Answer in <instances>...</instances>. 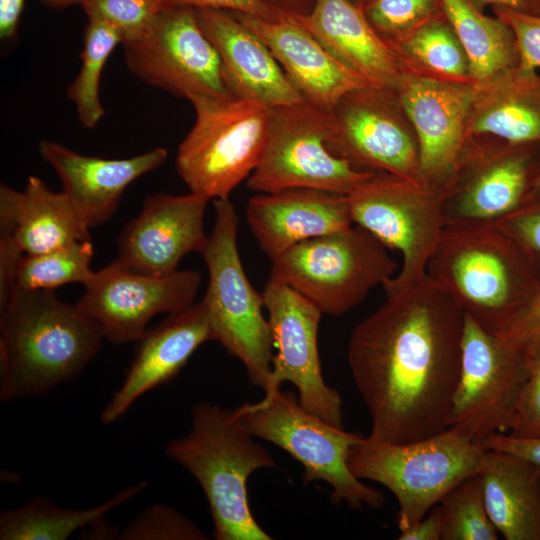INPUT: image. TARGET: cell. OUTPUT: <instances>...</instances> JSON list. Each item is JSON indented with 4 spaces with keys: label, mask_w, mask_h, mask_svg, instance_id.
<instances>
[{
    "label": "cell",
    "mask_w": 540,
    "mask_h": 540,
    "mask_svg": "<svg viewBox=\"0 0 540 540\" xmlns=\"http://www.w3.org/2000/svg\"><path fill=\"white\" fill-rule=\"evenodd\" d=\"M385 293V303L353 329L348 363L369 435L421 440L448 428L465 315L427 275Z\"/></svg>",
    "instance_id": "cell-1"
},
{
    "label": "cell",
    "mask_w": 540,
    "mask_h": 540,
    "mask_svg": "<svg viewBox=\"0 0 540 540\" xmlns=\"http://www.w3.org/2000/svg\"><path fill=\"white\" fill-rule=\"evenodd\" d=\"M103 339L76 303L50 290L15 288L0 308V400L40 396L76 378Z\"/></svg>",
    "instance_id": "cell-2"
},
{
    "label": "cell",
    "mask_w": 540,
    "mask_h": 540,
    "mask_svg": "<svg viewBox=\"0 0 540 540\" xmlns=\"http://www.w3.org/2000/svg\"><path fill=\"white\" fill-rule=\"evenodd\" d=\"M426 275L464 315L498 336L540 290L520 248L494 222L446 224Z\"/></svg>",
    "instance_id": "cell-3"
},
{
    "label": "cell",
    "mask_w": 540,
    "mask_h": 540,
    "mask_svg": "<svg viewBox=\"0 0 540 540\" xmlns=\"http://www.w3.org/2000/svg\"><path fill=\"white\" fill-rule=\"evenodd\" d=\"M191 429L170 440L165 454L200 484L208 501L217 540H270L254 518L247 481L260 468L275 467L271 454L248 431L234 410L197 403Z\"/></svg>",
    "instance_id": "cell-4"
},
{
    "label": "cell",
    "mask_w": 540,
    "mask_h": 540,
    "mask_svg": "<svg viewBox=\"0 0 540 540\" xmlns=\"http://www.w3.org/2000/svg\"><path fill=\"white\" fill-rule=\"evenodd\" d=\"M485 448L448 427L411 442L371 435L353 445L348 466L360 480L389 489L399 505V531L422 519L461 481L478 474Z\"/></svg>",
    "instance_id": "cell-5"
},
{
    "label": "cell",
    "mask_w": 540,
    "mask_h": 540,
    "mask_svg": "<svg viewBox=\"0 0 540 540\" xmlns=\"http://www.w3.org/2000/svg\"><path fill=\"white\" fill-rule=\"evenodd\" d=\"M215 222L201 255L208 270L202 302L213 341L241 361L252 385L266 390L272 370L273 338L262 293L251 285L240 258L238 215L229 199H215Z\"/></svg>",
    "instance_id": "cell-6"
},
{
    "label": "cell",
    "mask_w": 540,
    "mask_h": 540,
    "mask_svg": "<svg viewBox=\"0 0 540 540\" xmlns=\"http://www.w3.org/2000/svg\"><path fill=\"white\" fill-rule=\"evenodd\" d=\"M234 411L255 438L273 443L302 464L305 484H329L333 504L345 502L353 509L384 505L383 494L349 469V451L362 439L360 433L347 432L315 416L301 406L294 392L281 387Z\"/></svg>",
    "instance_id": "cell-7"
},
{
    "label": "cell",
    "mask_w": 540,
    "mask_h": 540,
    "mask_svg": "<svg viewBox=\"0 0 540 540\" xmlns=\"http://www.w3.org/2000/svg\"><path fill=\"white\" fill-rule=\"evenodd\" d=\"M195 121L180 143L176 169L190 192L229 199L257 167L267 139L269 108L234 97L190 101Z\"/></svg>",
    "instance_id": "cell-8"
},
{
    "label": "cell",
    "mask_w": 540,
    "mask_h": 540,
    "mask_svg": "<svg viewBox=\"0 0 540 540\" xmlns=\"http://www.w3.org/2000/svg\"><path fill=\"white\" fill-rule=\"evenodd\" d=\"M396 267L388 249L353 224L294 245L272 260L269 279L287 284L323 314L340 316L393 277Z\"/></svg>",
    "instance_id": "cell-9"
},
{
    "label": "cell",
    "mask_w": 540,
    "mask_h": 540,
    "mask_svg": "<svg viewBox=\"0 0 540 540\" xmlns=\"http://www.w3.org/2000/svg\"><path fill=\"white\" fill-rule=\"evenodd\" d=\"M331 111L307 101L269 108V128L260 161L247 179L259 193L313 188L348 195L374 172L355 168L328 142Z\"/></svg>",
    "instance_id": "cell-10"
},
{
    "label": "cell",
    "mask_w": 540,
    "mask_h": 540,
    "mask_svg": "<svg viewBox=\"0 0 540 540\" xmlns=\"http://www.w3.org/2000/svg\"><path fill=\"white\" fill-rule=\"evenodd\" d=\"M347 197L353 224L402 256L398 274L382 284L385 292L424 277L445 227L443 193L390 173L374 172Z\"/></svg>",
    "instance_id": "cell-11"
},
{
    "label": "cell",
    "mask_w": 540,
    "mask_h": 540,
    "mask_svg": "<svg viewBox=\"0 0 540 540\" xmlns=\"http://www.w3.org/2000/svg\"><path fill=\"white\" fill-rule=\"evenodd\" d=\"M527 373L526 345L492 334L465 315L448 427L475 443L506 433Z\"/></svg>",
    "instance_id": "cell-12"
},
{
    "label": "cell",
    "mask_w": 540,
    "mask_h": 540,
    "mask_svg": "<svg viewBox=\"0 0 540 540\" xmlns=\"http://www.w3.org/2000/svg\"><path fill=\"white\" fill-rule=\"evenodd\" d=\"M121 44L126 66L147 85L189 101L232 97L195 8L163 9L144 36Z\"/></svg>",
    "instance_id": "cell-13"
},
{
    "label": "cell",
    "mask_w": 540,
    "mask_h": 540,
    "mask_svg": "<svg viewBox=\"0 0 540 540\" xmlns=\"http://www.w3.org/2000/svg\"><path fill=\"white\" fill-rule=\"evenodd\" d=\"M331 113L334 128L328 146L334 154L359 170L386 172L428 187L417 137L396 91L355 89Z\"/></svg>",
    "instance_id": "cell-14"
},
{
    "label": "cell",
    "mask_w": 540,
    "mask_h": 540,
    "mask_svg": "<svg viewBox=\"0 0 540 540\" xmlns=\"http://www.w3.org/2000/svg\"><path fill=\"white\" fill-rule=\"evenodd\" d=\"M539 171L540 143L467 139L443 194L445 225L499 220L526 200Z\"/></svg>",
    "instance_id": "cell-15"
},
{
    "label": "cell",
    "mask_w": 540,
    "mask_h": 540,
    "mask_svg": "<svg viewBox=\"0 0 540 540\" xmlns=\"http://www.w3.org/2000/svg\"><path fill=\"white\" fill-rule=\"evenodd\" d=\"M201 281V274L193 269L147 275L114 260L93 270L76 305L96 322L104 339L123 345L139 341L154 316L195 303Z\"/></svg>",
    "instance_id": "cell-16"
},
{
    "label": "cell",
    "mask_w": 540,
    "mask_h": 540,
    "mask_svg": "<svg viewBox=\"0 0 540 540\" xmlns=\"http://www.w3.org/2000/svg\"><path fill=\"white\" fill-rule=\"evenodd\" d=\"M262 297L277 349L264 394L291 382L304 409L344 428L342 397L326 384L321 371L318 329L323 313L299 292L272 279L267 281Z\"/></svg>",
    "instance_id": "cell-17"
},
{
    "label": "cell",
    "mask_w": 540,
    "mask_h": 540,
    "mask_svg": "<svg viewBox=\"0 0 540 540\" xmlns=\"http://www.w3.org/2000/svg\"><path fill=\"white\" fill-rule=\"evenodd\" d=\"M475 85L403 70L396 88L417 137L427 186L444 194L457 169Z\"/></svg>",
    "instance_id": "cell-18"
},
{
    "label": "cell",
    "mask_w": 540,
    "mask_h": 540,
    "mask_svg": "<svg viewBox=\"0 0 540 540\" xmlns=\"http://www.w3.org/2000/svg\"><path fill=\"white\" fill-rule=\"evenodd\" d=\"M209 199L155 193L147 196L140 213L129 220L117 239L115 261L122 267L147 275H166L178 270L181 259L200 254L208 235L204 217Z\"/></svg>",
    "instance_id": "cell-19"
},
{
    "label": "cell",
    "mask_w": 540,
    "mask_h": 540,
    "mask_svg": "<svg viewBox=\"0 0 540 540\" xmlns=\"http://www.w3.org/2000/svg\"><path fill=\"white\" fill-rule=\"evenodd\" d=\"M211 340L210 321L202 301L168 314L157 326L147 329L137 341L123 382L100 414L102 424L120 420L141 396L175 378L193 353Z\"/></svg>",
    "instance_id": "cell-20"
},
{
    "label": "cell",
    "mask_w": 540,
    "mask_h": 540,
    "mask_svg": "<svg viewBox=\"0 0 540 540\" xmlns=\"http://www.w3.org/2000/svg\"><path fill=\"white\" fill-rule=\"evenodd\" d=\"M39 153L57 173L62 192L89 229L108 222L127 187L168 157L165 148L157 147L129 158L106 159L48 140L40 142Z\"/></svg>",
    "instance_id": "cell-21"
},
{
    "label": "cell",
    "mask_w": 540,
    "mask_h": 540,
    "mask_svg": "<svg viewBox=\"0 0 540 540\" xmlns=\"http://www.w3.org/2000/svg\"><path fill=\"white\" fill-rule=\"evenodd\" d=\"M198 23L215 48L232 97L267 108L305 101L267 45L232 12L195 9Z\"/></svg>",
    "instance_id": "cell-22"
},
{
    "label": "cell",
    "mask_w": 540,
    "mask_h": 540,
    "mask_svg": "<svg viewBox=\"0 0 540 540\" xmlns=\"http://www.w3.org/2000/svg\"><path fill=\"white\" fill-rule=\"evenodd\" d=\"M232 13L267 45L305 101L331 111L347 93L375 87L336 59L307 30L282 15L268 20Z\"/></svg>",
    "instance_id": "cell-23"
},
{
    "label": "cell",
    "mask_w": 540,
    "mask_h": 540,
    "mask_svg": "<svg viewBox=\"0 0 540 540\" xmlns=\"http://www.w3.org/2000/svg\"><path fill=\"white\" fill-rule=\"evenodd\" d=\"M245 213L271 261L300 242L353 225L347 195L313 188L259 193L250 198Z\"/></svg>",
    "instance_id": "cell-24"
},
{
    "label": "cell",
    "mask_w": 540,
    "mask_h": 540,
    "mask_svg": "<svg viewBox=\"0 0 540 540\" xmlns=\"http://www.w3.org/2000/svg\"><path fill=\"white\" fill-rule=\"evenodd\" d=\"M280 14L307 30L336 59L375 87L396 91L402 66L367 20L362 5L352 0H316L307 14Z\"/></svg>",
    "instance_id": "cell-25"
},
{
    "label": "cell",
    "mask_w": 540,
    "mask_h": 540,
    "mask_svg": "<svg viewBox=\"0 0 540 540\" xmlns=\"http://www.w3.org/2000/svg\"><path fill=\"white\" fill-rule=\"evenodd\" d=\"M470 138L540 143V74L515 66L476 85L465 127Z\"/></svg>",
    "instance_id": "cell-26"
},
{
    "label": "cell",
    "mask_w": 540,
    "mask_h": 540,
    "mask_svg": "<svg viewBox=\"0 0 540 540\" xmlns=\"http://www.w3.org/2000/svg\"><path fill=\"white\" fill-rule=\"evenodd\" d=\"M478 476L499 534L506 540H540V469L511 453L485 449Z\"/></svg>",
    "instance_id": "cell-27"
},
{
    "label": "cell",
    "mask_w": 540,
    "mask_h": 540,
    "mask_svg": "<svg viewBox=\"0 0 540 540\" xmlns=\"http://www.w3.org/2000/svg\"><path fill=\"white\" fill-rule=\"evenodd\" d=\"M89 230L62 191L54 192L39 177L29 176L17 195L12 235L0 239L34 255L91 240Z\"/></svg>",
    "instance_id": "cell-28"
},
{
    "label": "cell",
    "mask_w": 540,
    "mask_h": 540,
    "mask_svg": "<svg viewBox=\"0 0 540 540\" xmlns=\"http://www.w3.org/2000/svg\"><path fill=\"white\" fill-rule=\"evenodd\" d=\"M147 486L146 481L138 482L107 501L86 509L62 508L46 496H35L24 505L1 512L0 539H67L76 531H84L102 521L108 513L125 505Z\"/></svg>",
    "instance_id": "cell-29"
},
{
    "label": "cell",
    "mask_w": 540,
    "mask_h": 540,
    "mask_svg": "<svg viewBox=\"0 0 540 540\" xmlns=\"http://www.w3.org/2000/svg\"><path fill=\"white\" fill-rule=\"evenodd\" d=\"M439 1L466 52L475 86L518 66L514 35L498 17L485 15L471 0Z\"/></svg>",
    "instance_id": "cell-30"
},
{
    "label": "cell",
    "mask_w": 540,
    "mask_h": 540,
    "mask_svg": "<svg viewBox=\"0 0 540 540\" xmlns=\"http://www.w3.org/2000/svg\"><path fill=\"white\" fill-rule=\"evenodd\" d=\"M388 44L405 71L473 84L466 52L444 13L408 36Z\"/></svg>",
    "instance_id": "cell-31"
},
{
    "label": "cell",
    "mask_w": 540,
    "mask_h": 540,
    "mask_svg": "<svg viewBox=\"0 0 540 540\" xmlns=\"http://www.w3.org/2000/svg\"><path fill=\"white\" fill-rule=\"evenodd\" d=\"M122 41L121 34L112 25L88 18L83 33L81 67L66 90L85 128H94L105 114L99 95L101 75L109 56Z\"/></svg>",
    "instance_id": "cell-32"
},
{
    "label": "cell",
    "mask_w": 540,
    "mask_h": 540,
    "mask_svg": "<svg viewBox=\"0 0 540 540\" xmlns=\"http://www.w3.org/2000/svg\"><path fill=\"white\" fill-rule=\"evenodd\" d=\"M93 257L91 240L76 241L41 254H23L16 267L15 288L54 291L71 283L84 285L93 272Z\"/></svg>",
    "instance_id": "cell-33"
},
{
    "label": "cell",
    "mask_w": 540,
    "mask_h": 540,
    "mask_svg": "<svg viewBox=\"0 0 540 540\" xmlns=\"http://www.w3.org/2000/svg\"><path fill=\"white\" fill-rule=\"evenodd\" d=\"M444 528L441 540H497L478 474L453 487L439 503Z\"/></svg>",
    "instance_id": "cell-34"
},
{
    "label": "cell",
    "mask_w": 540,
    "mask_h": 540,
    "mask_svg": "<svg viewBox=\"0 0 540 540\" xmlns=\"http://www.w3.org/2000/svg\"><path fill=\"white\" fill-rule=\"evenodd\" d=\"M367 20L387 42L398 41L442 15L439 0H366Z\"/></svg>",
    "instance_id": "cell-35"
},
{
    "label": "cell",
    "mask_w": 540,
    "mask_h": 540,
    "mask_svg": "<svg viewBox=\"0 0 540 540\" xmlns=\"http://www.w3.org/2000/svg\"><path fill=\"white\" fill-rule=\"evenodd\" d=\"M119 540H205L204 532L174 507L156 503L139 512L117 534Z\"/></svg>",
    "instance_id": "cell-36"
},
{
    "label": "cell",
    "mask_w": 540,
    "mask_h": 540,
    "mask_svg": "<svg viewBox=\"0 0 540 540\" xmlns=\"http://www.w3.org/2000/svg\"><path fill=\"white\" fill-rule=\"evenodd\" d=\"M81 6L88 18L117 29L122 42L144 36L162 11L160 0H84Z\"/></svg>",
    "instance_id": "cell-37"
},
{
    "label": "cell",
    "mask_w": 540,
    "mask_h": 540,
    "mask_svg": "<svg viewBox=\"0 0 540 540\" xmlns=\"http://www.w3.org/2000/svg\"><path fill=\"white\" fill-rule=\"evenodd\" d=\"M527 373L506 433L540 436V338L528 343Z\"/></svg>",
    "instance_id": "cell-38"
},
{
    "label": "cell",
    "mask_w": 540,
    "mask_h": 540,
    "mask_svg": "<svg viewBox=\"0 0 540 540\" xmlns=\"http://www.w3.org/2000/svg\"><path fill=\"white\" fill-rule=\"evenodd\" d=\"M494 223L517 244L540 282V190Z\"/></svg>",
    "instance_id": "cell-39"
},
{
    "label": "cell",
    "mask_w": 540,
    "mask_h": 540,
    "mask_svg": "<svg viewBox=\"0 0 540 540\" xmlns=\"http://www.w3.org/2000/svg\"><path fill=\"white\" fill-rule=\"evenodd\" d=\"M496 17L512 31L519 55L518 66L527 70L540 68V15L527 14L506 7H492Z\"/></svg>",
    "instance_id": "cell-40"
},
{
    "label": "cell",
    "mask_w": 540,
    "mask_h": 540,
    "mask_svg": "<svg viewBox=\"0 0 540 540\" xmlns=\"http://www.w3.org/2000/svg\"><path fill=\"white\" fill-rule=\"evenodd\" d=\"M162 10L173 7L210 8L248 14L268 20L281 18L279 11L264 0H160Z\"/></svg>",
    "instance_id": "cell-41"
},
{
    "label": "cell",
    "mask_w": 540,
    "mask_h": 540,
    "mask_svg": "<svg viewBox=\"0 0 540 540\" xmlns=\"http://www.w3.org/2000/svg\"><path fill=\"white\" fill-rule=\"evenodd\" d=\"M501 337L523 346L540 338V290L514 318Z\"/></svg>",
    "instance_id": "cell-42"
},
{
    "label": "cell",
    "mask_w": 540,
    "mask_h": 540,
    "mask_svg": "<svg viewBox=\"0 0 540 540\" xmlns=\"http://www.w3.org/2000/svg\"><path fill=\"white\" fill-rule=\"evenodd\" d=\"M482 446L499 450L526 459L540 469V436L517 437L508 433H498L488 437Z\"/></svg>",
    "instance_id": "cell-43"
},
{
    "label": "cell",
    "mask_w": 540,
    "mask_h": 540,
    "mask_svg": "<svg viewBox=\"0 0 540 540\" xmlns=\"http://www.w3.org/2000/svg\"><path fill=\"white\" fill-rule=\"evenodd\" d=\"M444 518L439 504L409 528L400 531V540H441Z\"/></svg>",
    "instance_id": "cell-44"
},
{
    "label": "cell",
    "mask_w": 540,
    "mask_h": 540,
    "mask_svg": "<svg viewBox=\"0 0 540 540\" xmlns=\"http://www.w3.org/2000/svg\"><path fill=\"white\" fill-rule=\"evenodd\" d=\"M25 0H0V38L11 40L17 34Z\"/></svg>",
    "instance_id": "cell-45"
},
{
    "label": "cell",
    "mask_w": 540,
    "mask_h": 540,
    "mask_svg": "<svg viewBox=\"0 0 540 540\" xmlns=\"http://www.w3.org/2000/svg\"><path fill=\"white\" fill-rule=\"evenodd\" d=\"M479 9L491 7H506L516 11L540 15V0H471Z\"/></svg>",
    "instance_id": "cell-46"
},
{
    "label": "cell",
    "mask_w": 540,
    "mask_h": 540,
    "mask_svg": "<svg viewBox=\"0 0 540 540\" xmlns=\"http://www.w3.org/2000/svg\"><path fill=\"white\" fill-rule=\"evenodd\" d=\"M84 0H41V2L50 8L53 9H62L67 8L72 5H81Z\"/></svg>",
    "instance_id": "cell-47"
},
{
    "label": "cell",
    "mask_w": 540,
    "mask_h": 540,
    "mask_svg": "<svg viewBox=\"0 0 540 540\" xmlns=\"http://www.w3.org/2000/svg\"><path fill=\"white\" fill-rule=\"evenodd\" d=\"M539 190H540V171H539V173L537 175V178H536V180H535V182L533 184V187H532V190H531L530 194H532V193H534L536 191H539Z\"/></svg>",
    "instance_id": "cell-48"
},
{
    "label": "cell",
    "mask_w": 540,
    "mask_h": 540,
    "mask_svg": "<svg viewBox=\"0 0 540 540\" xmlns=\"http://www.w3.org/2000/svg\"><path fill=\"white\" fill-rule=\"evenodd\" d=\"M352 1L359 5H363L366 2V0H352Z\"/></svg>",
    "instance_id": "cell-49"
}]
</instances>
